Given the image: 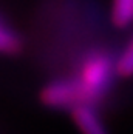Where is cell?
<instances>
[{
	"mask_svg": "<svg viewBox=\"0 0 133 134\" xmlns=\"http://www.w3.org/2000/svg\"><path fill=\"white\" fill-rule=\"evenodd\" d=\"M82 94L84 103L98 105L110 93L116 74V55L110 49L94 46L80 55L71 76Z\"/></svg>",
	"mask_w": 133,
	"mask_h": 134,
	"instance_id": "obj_1",
	"label": "cell"
},
{
	"mask_svg": "<svg viewBox=\"0 0 133 134\" xmlns=\"http://www.w3.org/2000/svg\"><path fill=\"white\" fill-rule=\"evenodd\" d=\"M40 103L48 109L68 111L84 103L79 86L73 77H56L47 82L39 91Z\"/></svg>",
	"mask_w": 133,
	"mask_h": 134,
	"instance_id": "obj_2",
	"label": "cell"
},
{
	"mask_svg": "<svg viewBox=\"0 0 133 134\" xmlns=\"http://www.w3.org/2000/svg\"><path fill=\"white\" fill-rule=\"evenodd\" d=\"M70 116L80 134H108V128L96 105L79 103L70 109Z\"/></svg>",
	"mask_w": 133,
	"mask_h": 134,
	"instance_id": "obj_3",
	"label": "cell"
},
{
	"mask_svg": "<svg viewBox=\"0 0 133 134\" xmlns=\"http://www.w3.org/2000/svg\"><path fill=\"white\" fill-rule=\"evenodd\" d=\"M23 42L20 34L8 23L0 20V54L2 55H16L22 51Z\"/></svg>",
	"mask_w": 133,
	"mask_h": 134,
	"instance_id": "obj_4",
	"label": "cell"
},
{
	"mask_svg": "<svg viewBox=\"0 0 133 134\" xmlns=\"http://www.w3.org/2000/svg\"><path fill=\"white\" fill-rule=\"evenodd\" d=\"M111 22L116 28H127L133 23V0H113Z\"/></svg>",
	"mask_w": 133,
	"mask_h": 134,
	"instance_id": "obj_5",
	"label": "cell"
},
{
	"mask_svg": "<svg viewBox=\"0 0 133 134\" xmlns=\"http://www.w3.org/2000/svg\"><path fill=\"white\" fill-rule=\"evenodd\" d=\"M116 74L121 79L133 77V36L116 55Z\"/></svg>",
	"mask_w": 133,
	"mask_h": 134,
	"instance_id": "obj_6",
	"label": "cell"
}]
</instances>
